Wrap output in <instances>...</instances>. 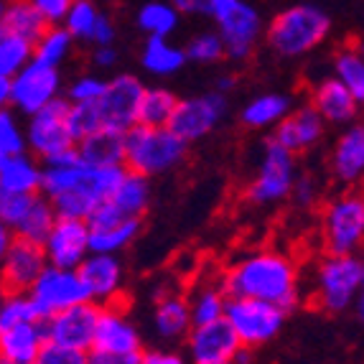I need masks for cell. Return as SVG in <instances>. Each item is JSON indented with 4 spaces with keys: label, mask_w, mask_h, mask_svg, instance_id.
Listing matches in <instances>:
<instances>
[{
    "label": "cell",
    "mask_w": 364,
    "mask_h": 364,
    "mask_svg": "<svg viewBox=\"0 0 364 364\" xmlns=\"http://www.w3.org/2000/svg\"><path fill=\"white\" fill-rule=\"evenodd\" d=\"M11 107V79L0 74V109Z\"/></svg>",
    "instance_id": "55"
},
{
    "label": "cell",
    "mask_w": 364,
    "mask_h": 364,
    "mask_svg": "<svg viewBox=\"0 0 364 364\" xmlns=\"http://www.w3.org/2000/svg\"><path fill=\"white\" fill-rule=\"evenodd\" d=\"M54 222H56V212L51 207V201L38 191V194H33L28 209H26V214L21 217L18 225L13 227V232L21 240L41 245L46 240V235H49V230L54 227Z\"/></svg>",
    "instance_id": "33"
},
{
    "label": "cell",
    "mask_w": 364,
    "mask_h": 364,
    "mask_svg": "<svg viewBox=\"0 0 364 364\" xmlns=\"http://www.w3.org/2000/svg\"><path fill=\"white\" fill-rule=\"evenodd\" d=\"M326 133V122L311 105L293 107L283 120L273 128V140L291 153H306L321 143Z\"/></svg>",
    "instance_id": "20"
},
{
    "label": "cell",
    "mask_w": 364,
    "mask_h": 364,
    "mask_svg": "<svg viewBox=\"0 0 364 364\" xmlns=\"http://www.w3.org/2000/svg\"><path fill=\"white\" fill-rule=\"evenodd\" d=\"M31 199H33V194H16V191H3L0 188V222H6L8 227H16L26 214V209H28Z\"/></svg>",
    "instance_id": "45"
},
{
    "label": "cell",
    "mask_w": 364,
    "mask_h": 364,
    "mask_svg": "<svg viewBox=\"0 0 364 364\" xmlns=\"http://www.w3.org/2000/svg\"><path fill=\"white\" fill-rule=\"evenodd\" d=\"M3 296H6V291H3V288H0V301H3Z\"/></svg>",
    "instance_id": "61"
},
{
    "label": "cell",
    "mask_w": 364,
    "mask_h": 364,
    "mask_svg": "<svg viewBox=\"0 0 364 364\" xmlns=\"http://www.w3.org/2000/svg\"><path fill=\"white\" fill-rule=\"evenodd\" d=\"M41 186V161L28 151L0 161V188L16 194H36Z\"/></svg>",
    "instance_id": "25"
},
{
    "label": "cell",
    "mask_w": 364,
    "mask_h": 364,
    "mask_svg": "<svg viewBox=\"0 0 364 364\" xmlns=\"http://www.w3.org/2000/svg\"><path fill=\"white\" fill-rule=\"evenodd\" d=\"M293 109V97L280 95V92H265L260 97L250 100L242 107V125L252 130L275 128L283 117Z\"/></svg>",
    "instance_id": "28"
},
{
    "label": "cell",
    "mask_w": 364,
    "mask_h": 364,
    "mask_svg": "<svg viewBox=\"0 0 364 364\" xmlns=\"http://www.w3.org/2000/svg\"><path fill=\"white\" fill-rule=\"evenodd\" d=\"M31 3L38 8V13L46 18V23L49 26L61 23L64 16H67L69 6H72V0H31Z\"/></svg>",
    "instance_id": "48"
},
{
    "label": "cell",
    "mask_w": 364,
    "mask_h": 364,
    "mask_svg": "<svg viewBox=\"0 0 364 364\" xmlns=\"http://www.w3.org/2000/svg\"><path fill=\"white\" fill-rule=\"evenodd\" d=\"M225 304L227 296L222 291L219 283L214 286H204L194 293V298L188 301V314H191V326H199V323H212L217 318L225 316Z\"/></svg>",
    "instance_id": "37"
},
{
    "label": "cell",
    "mask_w": 364,
    "mask_h": 364,
    "mask_svg": "<svg viewBox=\"0 0 364 364\" xmlns=\"http://www.w3.org/2000/svg\"><path fill=\"white\" fill-rule=\"evenodd\" d=\"M100 18V11L92 0H72L67 16L61 21V26L69 31V36L74 41H87L90 43L92 31H95V23Z\"/></svg>",
    "instance_id": "38"
},
{
    "label": "cell",
    "mask_w": 364,
    "mask_h": 364,
    "mask_svg": "<svg viewBox=\"0 0 364 364\" xmlns=\"http://www.w3.org/2000/svg\"><path fill=\"white\" fill-rule=\"evenodd\" d=\"M183 54H186V61H194V64H217L225 59V43L217 31H204L188 41Z\"/></svg>",
    "instance_id": "41"
},
{
    "label": "cell",
    "mask_w": 364,
    "mask_h": 364,
    "mask_svg": "<svg viewBox=\"0 0 364 364\" xmlns=\"http://www.w3.org/2000/svg\"><path fill=\"white\" fill-rule=\"evenodd\" d=\"M291 201L298 209H311L318 199V181L309 173H296L291 186Z\"/></svg>",
    "instance_id": "47"
},
{
    "label": "cell",
    "mask_w": 364,
    "mask_h": 364,
    "mask_svg": "<svg viewBox=\"0 0 364 364\" xmlns=\"http://www.w3.org/2000/svg\"><path fill=\"white\" fill-rule=\"evenodd\" d=\"M309 105L323 117L326 125H352L357 122L359 107H362V102L334 77L321 79L314 87Z\"/></svg>",
    "instance_id": "22"
},
{
    "label": "cell",
    "mask_w": 364,
    "mask_h": 364,
    "mask_svg": "<svg viewBox=\"0 0 364 364\" xmlns=\"http://www.w3.org/2000/svg\"><path fill=\"white\" fill-rule=\"evenodd\" d=\"M92 349L95 352L109 354H138L143 352V341L135 323L128 318L125 304L102 306L97 316V326L92 336Z\"/></svg>",
    "instance_id": "18"
},
{
    "label": "cell",
    "mask_w": 364,
    "mask_h": 364,
    "mask_svg": "<svg viewBox=\"0 0 364 364\" xmlns=\"http://www.w3.org/2000/svg\"><path fill=\"white\" fill-rule=\"evenodd\" d=\"M331 178L344 188H357L364 176V128L359 122L346 125L331 151Z\"/></svg>",
    "instance_id": "21"
},
{
    "label": "cell",
    "mask_w": 364,
    "mask_h": 364,
    "mask_svg": "<svg viewBox=\"0 0 364 364\" xmlns=\"http://www.w3.org/2000/svg\"><path fill=\"white\" fill-rule=\"evenodd\" d=\"M364 286V262L359 255H323L316 267L314 304L328 314L352 309Z\"/></svg>",
    "instance_id": "5"
},
{
    "label": "cell",
    "mask_w": 364,
    "mask_h": 364,
    "mask_svg": "<svg viewBox=\"0 0 364 364\" xmlns=\"http://www.w3.org/2000/svg\"><path fill=\"white\" fill-rule=\"evenodd\" d=\"M109 201L115 204L122 217L143 219V214L148 212V204H151V183H148L146 176H140V173H133V171L125 168L122 178L117 181L115 191L109 194Z\"/></svg>",
    "instance_id": "29"
},
{
    "label": "cell",
    "mask_w": 364,
    "mask_h": 364,
    "mask_svg": "<svg viewBox=\"0 0 364 364\" xmlns=\"http://www.w3.org/2000/svg\"><path fill=\"white\" fill-rule=\"evenodd\" d=\"M286 311H280L275 304L257 301V298H227L225 318L232 326L240 344L247 349L267 344L270 339L280 334L286 323Z\"/></svg>",
    "instance_id": "6"
},
{
    "label": "cell",
    "mask_w": 364,
    "mask_h": 364,
    "mask_svg": "<svg viewBox=\"0 0 364 364\" xmlns=\"http://www.w3.org/2000/svg\"><path fill=\"white\" fill-rule=\"evenodd\" d=\"M67 112H69V100L56 97L49 105H43L38 112L28 115V125H26V151L33 158L43 161V158L54 156V153L67 151V148L77 146V140L72 138L67 125Z\"/></svg>",
    "instance_id": "8"
},
{
    "label": "cell",
    "mask_w": 364,
    "mask_h": 364,
    "mask_svg": "<svg viewBox=\"0 0 364 364\" xmlns=\"http://www.w3.org/2000/svg\"><path fill=\"white\" fill-rule=\"evenodd\" d=\"M235 3H237V0H212V18L219 21L232 6H235Z\"/></svg>",
    "instance_id": "56"
},
{
    "label": "cell",
    "mask_w": 364,
    "mask_h": 364,
    "mask_svg": "<svg viewBox=\"0 0 364 364\" xmlns=\"http://www.w3.org/2000/svg\"><path fill=\"white\" fill-rule=\"evenodd\" d=\"M28 296L33 301V306L38 309V314H41V318H49V316L59 314V311L69 309V306L90 301L77 270L56 267L49 265V262H46V267L36 278V283L28 288Z\"/></svg>",
    "instance_id": "10"
},
{
    "label": "cell",
    "mask_w": 364,
    "mask_h": 364,
    "mask_svg": "<svg viewBox=\"0 0 364 364\" xmlns=\"http://www.w3.org/2000/svg\"><path fill=\"white\" fill-rule=\"evenodd\" d=\"M267 46L283 59H298L318 49L331 33V18L318 6H293L280 11L265 31Z\"/></svg>",
    "instance_id": "2"
},
{
    "label": "cell",
    "mask_w": 364,
    "mask_h": 364,
    "mask_svg": "<svg viewBox=\"0 0 364 364\" xmlns=\"http://www.w3.org/2000/svg\"><path fill=\"white\" fill-rule=\"evenodd\" d=\"M92 64L100 69H109L117 64V49L115 46H95L92 49Z\"/></svg>",
    "instance_id": "53"
},
{
    "label": "cell",
    "mask_w": 364,
    "mask_h": 364,
    "mask_svg": "<svg viewBox=\"0 0 364 364\" xmlns=\"http://www.w3.org/2000/svg\"><path fill=\"white\" fill-rule=\"evenodd\" d=\"M178 18H181V13L176 8L171 6V3H146V6L138 11V28L146 31L148 36H164L168 38L173 31L178 28Z\"/></svg>",
    "instance_id": "36"
},
{
    "label": "cell",
    "mask_w": 364,
    "mask_h": 364,
    "mask_svg": "<svg viewBox=\"0 0 364 364\" xmlns=\"http://www.w3.org/2000/svg\"><path fill=\"white\" fill-rule=\"evenodd\" d=\"M97 316H100V306L92 304V301L69 306V309L46 318V341L90 352L95 326H97Z\"/></svg>",
    "instance_id": "17"
},
{
    "label": "cell",
    "mask_w": 364,
    "mask_h": 364,
    "mask_svg": "<svg viewBox=\"0 0 364 364\" xmlns=\"http://www.w3.org/2000/svg\"><path fill=\"white\" fill-rule=\"evenodd\" d=\"M334 79L364 102V54L359 41H346L334 51Z\"/></svg>",
    "instance_id": "31"
},
{
    "label": "cell",
    "mask_w": 364,
    "mask_h": 364,
    "mask_svg": "<svg viewBox=\"0 0 364 364\" xmlns=\"http://www.w3.org/2000/svg\"><path fill=\"white\" fill-rule=\"evenodd\" d=\"M105 85H107V79L95 77V74H85V77L74 79V85L69 87L67 100L69 102H97L102 97Z\"/></svg>",
    "instance_id": "46"
},
{
    "label": "cell",
    "mask_w": 364,
    "mask_h": 364,
    "mask_svg": "<svg viewBox=\"0 0 364 364\" xmlns=\"http://www.w3.org/2000/svg\"><path fill=\"white\" fill-rule=\"evenodd\" d=\"M67 125L74 140H82L85 135L100 130L102 128V120H100L97 102H69Z\"/></svg>",
    "instance_id": "42"
},
{
    "label": "cell",
    "mask_w": 364,
    "mask_h": 364,
    "mask_svg": "<svg viewBox=\"0 0 364 364\" xmlns=\"http://www.w3.org/2000/svg\"><path fill=\"white\" fill-rule=\"evenodd\" d=\"M138 362H140V352L109 354V352H95V349H90V364H138Z\"/></svg>",
    "instance_id": "52"
},
{
    "label": "cell",
    "mask_w": 364,
    "mask_h": 364,
    "mask_svg": "<svg viewBox=\"0 0 364 364\" xmlns=\"http://www.w3.org/2000/svg\"><path fill=\"white\" fill-rule=\"evenodd\" d=\"M13 240H16V232H13V227H8L6 222H0V262H3L6 252L11 250Z\"/></svg>",
    "instance_id": "54"
},
{
    "label": "cell",
    "mask_w": 364,
    "mask_h": 364,
    "mask_svg": "<svg viewBox=\"0 0 364 364\" xmlns=\"http://www.w3.org/2000/svg\"><path fill=\"white\" fill-rule=\"evenodd\" d=\"M41 247L49 265L77 270L79 262L85 260L87 252H90V227H87L85 219L56 217L54 227L49 230Z\"/></svg>",
    "instance_id": "15"
},
{
    "label": "cell",
    "mask_w": 364,
    "mask_h": 364,
    "mask_svg": "<svg viewBox=\"0 0 364 364\" xmlns=\"http://www.w3.org/2000/svg\"><path fill=\"white\" fill-rule=\"evenodd\" d=\"M3 8H6V0H0V13H3ZM0 38H3V26H0Z\"/></svg>",
    "instance_id": "59"
},
{
    "label": "cell",
    "mask_w": 364,
    "mask_h": 364,
    "mask_svg": "<svg viewBox=\"0 0 364 364\" xmlns=\"http://www.w3.org/2000/svg\"><path fill=\"white\" fill-rule=\"evenodd\" d=\"M227 105H230L227 95H222L217 90L196 95V97L178 100L166 128L173 130L186 146H191L196 140L207 138L222 122V117L227 115Z\"/></svg>",
    "instance_id": "9"
},
{
    "label": "cell",
    "mask_w": 364,
    "mask_h": 364,
    "mask_svg": "<svg viewBox=\"0 0 364 364\" xmlns=\"http://www.w3.org/2000/svg\"><path fill=\"white\" fill-rule=\"evenodd\" d=\"M26 151V138L11 107L0 109V161Z\"/></svg>",
    "instance_id": "43"
},
{
    "label": "cell",
    "mask_w": 364,
    "mask_h": 364,
    "mask_svg": "<svg viewBox=\"0 0 364 364\" xmlns=\"http://www.w3.org/2000/svg\"><path fill=\"white\" fill-rule=\"evenodd\" d=\"M219 286L227 298H257L275 304L286 314L301 304L298 267L278 250H255L242 255L227 267Z\"/></svg>",
    "instance_id": "1"
},
{
    "label": "cell",
    "mask_w": 364,
    "mask_h": 364,
    "mask_svg": "<svg viewBox=\"0 0 364 364\" xmlns=\"http://www.w3.org/2000/svg\"><path fill=\"white\" fill-rule=\"evenodd\" d=\"M31 364H90V352L54 344V341H43Z\"/></svg>",
    "instance_id": "44"
},
{
    "label": "cell",
    "mask_w": 364,
    "mask_h": 364,
    "mask_svg": "<svg viewBox=\"0 0 364 364\" xmlns=\"http://www.w3.org/2000/svg\"><path fill=\"white\" fill-rule=\"evenodd\" d=\"M143 69L153 77H168V74H176L186 64V54L183 49H178L176 43H171L164 36H148L146 46H143Z\"/></svg>",
    "instance_id": "30"
},
{
    "label": "cell",
    "mask_w": 364,
    "mask_h": 364,
    "mask_svg": "<svg viewBox=\"0 0 364 364\" xmlns=\"http://www.w3.org/2000/svg\"><path fill=\"white\" fill-rule=\"evenodd\" d=\"M138 364H186L183 357L176 352H164V349H143Z\"/></svg>",
    "instance_id": "50"
},
{
    "label": "cell",
    "mask_w": 364,
    "mask_h": 364,
    "mask_svg": "<svg viewBox=\"0 0 364 364\" xmlns=\"http://www.w3.org/2000/svg\"><path fill=\"white\" fill-rule=\"evenodd\" d=\"M183 339H186L191 364H235L237 349L242 346L225 318L191 326Z\"/></svg>",
    "instance_id": "16"
},
{
    "label": "cell",
    "mask_w": 364,
    "mask_h": 364,
    "mask_svg": "<svg viewBox=\"0 0 364 364\" xmlns=\"http://www.w3.org/2000/svg\"><path fill=\"white\" fill-rule=\"evenodd\" d=\"M214 90L217 92H222V95H227V92H232L235 90V85H237V79L232 77V74H222V77H217V82H214Z\"/></svg>",
    "instance_id": "57"
},
{
    "label": "cell",
    "mask_w": 364,
    "mask_h": 364,
    "mask_svg": "<svg viewBox=\"0 0 364 364\" xmlns=\"http://www.w3.org/2000/svg\"><path fill=\"white\" fill-rule=\"evenodd\" d=\"M72 46H74V38L69 36V31L64 28V26L61 23L49 26V28L36 38V43H33V59H36L38 64L59 69V64H64L67 56L72 54Z\"/></svg>",
    "instance_id": "35"
},
{
    "label": "cell",
    "mask_w": 364,
    "mask_h": 364,
    "mask_svg": "<svg viewBox=\"0 0 364 364\" xmlns=\"http://www.w3.org/2000/svg\"><path fill=\"white\" fill-rule=\"evenodd\" d=\"M143 230V219L138 217H125L120 222L102 230H90V252H107V255H117L120 250L133 245V240Z\"/></svg>",
    "instance_id": "32"
},
{
    "label": "cell",
    "mask_w": 364,
    "mask_h": 364,
    "mask_svg": "<svg viewBox=\"0 0 364 364\" xmlns=\"http://www.w3.org/2000/svg\"><path fill=\"white\" fill-rule=\"evenodd\" d=\"M219 38L225 43V59L242 64L255 54L257 43L262 38V18L257 8H252L245 0H237L235 6L217 21Z\"/></svg>",
    "instance_id": "12"
},
{
    "label": "cell",
    "mask_w": 364,
    "mask_h": 364,
    "mask_svg": "<svg viewBox=\"0 0 364 364\" xmlns=\"http://www.w3.org/2000/svg\"><path fill=\"white\" fill-rule=\"evenodd\" d=\"M43 341H46V318L0 328V357L31 364Z\"/></svg>",
    "instance_id": "24"
},
{
    "label": "cell",
    "mask_w": 364,
    "mask_h": 364,
    "mask_svg": "<svg viewBox=\"0 0 364 364\" xmlns=\"http://www.w3.org/2000/svg\"><path fill=\"white\" fill-rule=\"evenodd\" d=\"M364 242V199L357 188H344L321 209L323 255H357Z\"/></svg>",
    "instance_id": "4"
},
{
    "label": "cell",
    "mask_w": 364,
    "mask_h": 364,
    "mask_svg": "<svg viewBox=\"0 0 364 364\" xmlns=\"http://www.w3.org/2000/svg\"><path fill=\"white\" fill-rule=\"evenodd\" d=\"M143 90L146 85L135 74H117V77L107 79L102 97L97 100L102 128L122 130V133L133 128L138 122V105Z\"/></svg>",
    "instance_id": "14"
},
{
    "label": "cell",
    "mask_w": 364,
    "mask_h": 364,
    "mask_svg": "<svg viewBox=\"0 0 364 364\" xmlns=\"http://www.w3.org/2000/svg\"><path fill=\"white\" fill-rule=\"evenodd\" d=\"M0 26L3 33L26 38L31 43H36V38L49 28L46 18L31 0H6V8L0 13Z\"/></svg>",
    "instance_id": "27"
},
{
    "label": "cell",
    "mask_w": 364,
    "mask_h": 364,
    "mask_svg": "<svg viewBox=\"0 0 364 364\" xmlns=\"http://www.w3.org/2000/svg\"><path fill=\"white\" fill-rule=\"evenodd\" d=\"M77 153L82 158V164L92 166V168L122 166V161H125V133L112 128H100L77 140Z\"/></svg>",
    "instance_id": "23"
},
{
    "label": "cell",
    "mask_w": 364,
    "mask_h": 364,
    "mask_svg": "<svg viewBox=\"0 0 364 364\" xmlns=\"http://www.w3.org/2000/svg\"><path fill=\"white\" fill-rule=\"evenodd\" d=\"M252 362V352H250L247 346H240L235 354V364H250Z\"/></svg>",
    "instance_id": "58"
},
{
    "label": "cell",
    "mask_w": 364,
    "mask_h": 364,
    "mask_svg": "<svg viewBox=\"0 0 364 364\" xmlns=\"http://www.w3.org/2000/svg\"><path fill=\"white\" fill-rule=\"evenodd\" d=\"M188 146L173 130L133 125L125 130V161L122 166L140 176H161L183 164Z\"/></svg>",
    "instance_id": "3"
},
{
    "label": "cell",
    "mask_w": 364,
    "mask_h": 364,
    "mask_svg": "<svg viewBox=\"0 0 364 364\" xmlns=\"http://www.w3.org/2000/svg\"><path fill=\"white\" fill-rule=\"evenodd\" d=\"M296 173H298L296 153L286 151V148L278 146L270 138L265 143V148H262L257 173L250 181L245 196H247L250 204H257V207H262V204H278V201L288 199Z\"/></svg>",
    "instance_id": "7"
},
{
    "label": "cell",
    "mask_w": 364,
    "mask_h": 364,
    "mask_svg": "<svg viewBox=\"0 0 364 364\" xmlns=\"http://www.w3.org/2000/svg\"><path fill=\"white\" fill-rule=\"evenodd\" d=\"M153 323H156V334L161 339H183L191 328V314H188V301L178 293H161L153 311Z\"/></svg>",
    "instance_id": "26"
},
{
    "label": "cell",
    "mask_w": 364,
    "mask_h": 364,
    "mask_svg": "<svg viewBox=\"0 0 364 364\" xmlns=\"http://www.w3.org/2000/svg\"><path fill=\"white\" fill-rule=\"evenodd\" d=\"M61 95V74L59 69L38 64L31 59L21 72L11 77V107L21 115H33L43 105H49Z\"/></svg>",
    "instance_id": "11"
},
{
    "label": "cell",
    "mask_w": 364,
    "mask_h": 364,
    "mask_svg": "<svg viewBox=\"0 0 364 364\" xmlns=\"http://www.w3.org/2000/svg\"><path fill=\"white\" fill-rule=\"evenodd\" d=\"M90 43L92 46H112L115 43V23H112V18H109L107 13H100Z\"/></svg>",
    "instance_id": "49"
},
{
    "label": "cell",
    "mask_w": 364,
    "mask_h": 364,
    "mask_svg": "<svg viewBox=\"0 0 364 364\" xmlns=\"http://www.w3.org/2000/svg\"><path fill=\"white\" fill-rule=\"evenodd\" d=\"M38 318H41V314L33 306L28 293H6L0 301V328L26 321H38Z\"/></svg>",
    "instance_id": "40"
},
{
    "label": "cell",
    "mask_w": 364,
    "mask_h": 364,
    "mask_svg": "<svg viewBox=\"0 0 364 364\" xmlns=\"http://www.w3.org/2000/svg\"><path fill=\"white\" fill-rule=\"evenodd\" d=\"M176 102L178 97L171 90H166V87H146L138 105V122L135 125L164 128V125H168Z\"/></svg>",
    "instance_id": "34"
},
{
    "label": "cell",
    "mask_w": 364,
    "mask_h": 364,
    "mask_svg": "<svg viewBox=\"0 0 364 364\" xmlns=\"http://www.w3.org/2000/svg\"><path fill=\"white\" fill-rule=\"evenodd\" d=\"M0 364H21V362H13V359H6V357H0Z\"/></svg>",
    "instance_id": "60"
},
{
    "label": "cell",
    "mask_w": 364,
    "mask_h": 364,
    "mask_svg": "<svg viewBox=\"0 0 364 364\" xmlns=\"http://www.w3.org/2000/svg\"><path fill=\"white\" fill-rule=\"evenodd\" d=\"M171 6L186 16H212V0H171Z\"/></svg>",
    "instance_id": "51"
},
{
    "label": "cell",
    "mask_w": 364,
    "mask_h": 364,
    "mask_svg": "<svg viewBox=\"0 0 364 364\" xmlns=\"http://www.w3.org/2000/svg\"><path fill=\"white\" fill-rule=\"evenodd\" d=\"M77 275L87 291V298L92 304L115 306L128 304V298L122 293V262L117 255L107 252H87V257L79 262Z\"/></svg>",
    "instance_id": "13"
},
{
    "label": "cell",
    "mask_w": 364,
    "mask_h": 364,
    "mask_svg": "<svg viewBox=\"0 0 364 364\" xmlns=\"http://www.w3.org/2000/svg\"><path fill=\"white\" fill-rule=\"evenodd\" d=\"M31 59H33V43L26 38L11 36V33H3V38H0V74L3 77L11 79Z\"/></svg>",
    "instance_id": "39"
},
{
    "label": "cell",
    "mask_w": 364,
    "mask_h": 364,
    "mask_svg": "<svg viewBox=\"0 0 364 364\" xmlns=\"http://www.w3.org/2000/svg\"><path fill=\"white\" fill-rule=\"evenodd\" d=\"M43 267H46V255L41 245L16 237L0 262V288L6 293H28Z\"/></svg>",
    "instance_id": "19"
}]
</instances>
